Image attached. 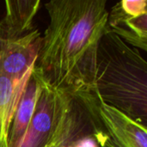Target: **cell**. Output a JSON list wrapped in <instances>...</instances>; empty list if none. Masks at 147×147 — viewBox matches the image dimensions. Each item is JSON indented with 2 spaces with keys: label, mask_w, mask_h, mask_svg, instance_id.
Segmentation results:
<instances>
[{
  "label": "cell",
  "mask_w": 147,
  "mask_h": 147,
  "mask_svg": "<svg viewBox=\"0 0 147 147\" xmlns=\"http://www.w3.org/2000/svg\"><path fill=\"white\" fill-rule=\"evenodd\" d=\"M41 89V77L34 66L23 88L8 131V146L21 147L34 115Z\"/></svg>",
  "instance_id": "obj_6"
},
{
  "label": "cell",
  "mask_w": 147,
  "mask_h": 147,
  "mask_svg": "<svg viewBox=\"0 0 147 147\" xmlns=\"http://www.w3.org/2000/svg\"><path fill=\"white\" fill-rule=\"evenodd\" d=\"M4 4V16L0 19V39L17 40L36 29L34 20L41 4L40 0H8Z\"/></svg>",
  "instance_id": "obj_7"
},
{
  "label": "cell",
  "mask_w": 147,
  "mask_h": 147,
  "mask_svg": "<svg viewBox=\"0 0 147 147\" xmlns=\"http://www.w3.org/2000/svg\"><path fill=\"white\" fill-rule=\"evenodd\" d=\"M71 100V96L54 89L41 78L40 96L21 147L47 146L65 116Z\"/></svg>",
  "instance_id": "obj_4"
},
{
  "label": "cell",
  "mask_w": 147,
  "mask_h": 147,
  "mask_svg": "<svg viewBox=\"0 0 147 147\" xmlns=\"http://www.w3.org/2000/svg\"><path fill=\"white\" fill-rule=\"evenodd\" d=\"M29 76L22 79L12 78L2 71L0 65V147H9V124Z\"/></svg>",
  "instance_id": "obj_8"
},
{
  "label": "cell",
  "mask_w": 147,
  "mask_h": 147,
  "mask_svg": "<svg viewBox=\"0 0 147 147\" xmlns=\"http://www.w3.org/2000/svg\"><path fill=\"white\" fill-rule=\"evenodd\" d=\"M95 84L102 102L147 127L146 60L108 28L98 45Z\"/></svg>",
  "instance_id": "obj_2"
},
{
  "label": "cell",
  "mask_w": 147,
  "mask_h": 147,
  "mask_svg": "<svg viewBox=\"0 0 147 147\" xmlns=\"http://www.w3.org/2000/svg\"><path fill=\"white\" fill-rule=\"evenodd\" d=\"M34 68L52 87L70 96L96 91L98 45L106 28L105 0H51Z\"/></svg>",
  "instance_id": "obj_1"
},
{
  "label": "cell",
  "mask_w": 147,
  "mask_h": 147,
  "mask_svg": "<svg viewBox=\"0 0 147 147\" xmlns=\"http://www.w3.org/2000/svg\"><path fill=\"white\" fill-rule=\"evenodd\" d=\"M107 28L125 43L147 51V1L122 0L109 11Z\"/></svg>",
  "instance_id": "obj_5"
},
{
  "label": "cell",
  "mask_w": 147,
  "mask_h": 147,
  "mask_svg": "<svg viewBox=\"0 0 147 147\" xmlns=\"http://www.w3.org/2000/svg\"><path fill=\"white\" fill-rule=\"evenodd\" d=\"M72 96L88 110L99 147H147V127L102 102L96 90Z\"/></svg>",
  "instance_id": "obj_3"
}]
</instances>
